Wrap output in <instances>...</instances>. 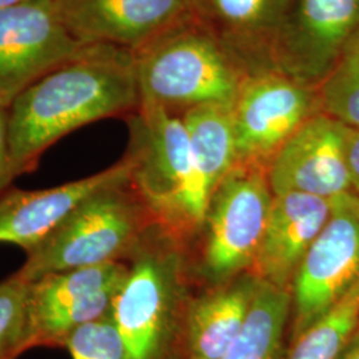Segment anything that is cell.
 Instances as JSON below:
<instances>
[{"label":"cell","mask_w":359,"mask_h":359,"mask_svg":"<svg viewBox=\"0 0 359 359\" xmlns=\"http://www.w3.org/2000/svg\"><path fill=\"white\" fill-rule=\"evenodd\" d=\"M133 53L140 104L179 115L205 104L231 105L249 76L193 15Z\"/></svg>","instance_id":"3"},{"label":"cell","mask_w":359,"mask_h":359,"mask_svg":"<svg viewBox=\"0 0 359 359\" xmlns=\"http://www.w3.org/2000/svg\"><path fill=\"white\" fill-rule=\"evenodd\" d=\"M154 219L130 180L90 194L65 221L26 252L15 271L28 283L63 270L102 265L130 258Z\"/></svg>","instance_id":"4"},{"label":"cell","mask_w":359,"mask_h":359,"mask_svg":"<svg viewBox=\"0 0 359 359\" xmlns=\"http://www.w3.org/2000/svg\"><path fill=\"white\" fill-rule=\"evenodd\" d=\"M359 35V0H283L270 68L317 87Z\"/></svg>","instance_id":"8"},{"label":"cell","mask_w":359,"mask_h":359,"mask_svg":"<svg viewBox=\"0 0 359 359\" xmlns=\"http://www.w3.org/2000/svg\"><path fill=\"white\" fill-rule=\"evenodd\" d=\"M130 184L154 222L176 241L204 225L210 198L179 114L140 104L128 117Z\"/></svg>","instance_id":"2"},{"label":"cell","mask_w":359,"mask_h":359,"mask_svg":"<svg viewBox=\"0 0 359 359\" xmlns=\"http://www.w3.org/2000/svg\"><path fill=\"white\" fill-rule=\"evenodd\" d=\"M359 325V283L292 342L285 359H337Z\"/></svg>","instance_id":"20"},{"label":"cell","mask_w":359,"mask_h":359,"mask_svg":"<svg viewBox=\"0 0 359 359\" xmlns=\"http://www.w3.org/2000/svg\"><path fill=\"white\" fill-rule=\"evenodd\" d=\"M337 359H359V325Z\"/></svg>","instance_id":"26"},{"label":"cell","mask_w":359,"mask_h":359,"mask_svg":"<svg viewBox=\"0 0 359 359\" xmlns=\"http://www.w3.org/2000/svg\"><path fill=\"white\" fill-rule=\"evenodd\" d=\"M111 318L126 359H169L181 317L182 262L176 240L157 224L129 258Z\"/></svg>","instance_id":"5"},{"label":"cell","mask_w":359,"mask_h":359,"mask_svg":"<svg viewBox=\"0 0 359 359\" xmlns=\"http://www.w3.org/2000/svg\"><path fill=\"white\" fill-rule=\"evenodd\" d=\"M283 0H191L192 15L250 74L271 69L270 43Z\"/></svg>","instance_id":"15"},{"label":"cell","mask_w":359,"mask_h":359,"mask_svg":"<svg viewBox=\"0 0 359 359\" xmlns=\"http://www.w3.org/2000/svg\"><path fill=\"white\" fill-rule=\"evenodd\" d=\"M194 164L212 192L237 164L231 105L205 104L181 114Z\"/></svg>","instance_id":"17"},{"label":"cell","mask_w":359,"mask_h":359,"mask_svg":"<svg viewBox=\"0 0 359 359\" xmlns=\"http://www.w3.org/2000/svg\"><path fill=\"white\" fill-rule=\"evenodd\" d=\"M27 0H0V8H4V7H10L13 4H18V3H23Z\"/></svg>","instance_id":"27"},{"label":"cell","mask_w":359,"mask_h":359,"mask_svg":"<svg viewBox=\"0 0 359 359\" xmlns=\"http://www.w3.org/2000/svg\"><path fill=\"white\" fill-rule=\"evenodd\" d=\"M87 46L77 40L55 0H27L0 8V103L15 97Z\"/></svg>","instance_id":"10"},{"label":"cell","mask_w":359,"mask_h":359,"mask_svg":"<svg viewBox=\"0 0 359 359\" xmlns=\"http://www.w3.org/2000/svg\"><path fill=\"white\" fill-rule=\"evenodd\" d=\"M130 180L124 157L115 165L84 179L39 191L8 189L0 194V244L26 252L46 240L90 194L116 182Z\"/></svg>","instance_id":"14"},{"label":"cell","mask_w":359,"mask_h":359,"mask_svg":"<svg viewBox=\"0 0 359 359\" xmlns=\"http://www.w3.org/2000/svg\"><path fill=\"white\" fill-rule=\"evenodd\" d=\"M124 261L46 274L29 283L28 318L118 286L128 274Z\"/></svg>","instance_id":"19"},{"label":"cell","mask_w":359,"mask_h":359,"mask_svg":"<svg viewBox=\"0 0 359 359\" xmlns=\"http://www.w3.org/2000/svg\"><path fill=\"white\" fill-rule=\"evenodd\" d=\"M317 96L322 114L359 129V35L317 86Z\"/></svg>","instance_id":"21"},{"label":"cell","mask_w":359,"mask_h":359,"mask_svg":"<svg viewBox=\"0 0 359 359\" xmlns=\"http://www.w3.org/2000/svg\"><path fill=\"white\" fill-rule=\"evenodd\" d=\"M259 280L250 271L203 295L185 309L184 339L188 359H221L244 326Z\"/></svg>","instance_id":"16"},{"label":"cell","mask_w":359,"mask_h":359,"mask_svg":"<svg viewBox=\"0 0 359 359\" xmlns=\"http://www.w3.org/2000/svg\"><path fill=\"white\" fill-rule=\"evenodd\" d=\"M318 112L317 87L274 69L250 74L231 104L237 164L268 168L283 144Z\"/></svg>","instance_id":"9"},{"label":"cell","mask_w":359,"mask_h":359,"mask_svg":"<svg viewBox=\"0 0 359 359\" xmlns=\"http://www.w3.org/2000/svg\"><path fill=\"white\" fill-rule=\"evenodd\" d=\"M359 283V197H337L333 213L295 273L290 287L292 342Z\"/></svg>","instance_id":"7"},{"label":"cell","mask_w":359,"mask_h":359,"mask_svg":"<svg viewBox=\"0 0 359 359\" xmlns=\"http://www.w3.org/2000/svg\"><path fill=\"white\" fill-rule=\"evenodd\" d=\"M274 194L266 168L236 164L210 194L206 209L203 271L224 283L252 269Z\"/></svg>","instance_id":"6"},{"label":"cell","mask_w":359,"mask_h":359,"mask_svg":"<svg viewBox=\"0 0 359 359\" xmlns=\"http://www.w3.org/2000/svg\"><path fill=\"white\" fill-rule=\"evenodd\" d=\"M15 177L18 176L13 169L8 142V107L0 103V194L10 189Z\"/></svg>","instance_id":"24"},{"label":"cell","mask_w":359,"mask_h":359,"mask_svg":"<svg viewBox=\"0 0 359 359\" xmlns=\"http://www.w3.org/2000/svg\"><path fill=\"white\" fill-rule=\"evenodd\" d=\"M65 27L83 44L136 52L192 16L191 0H55Z\"/></svg>","instance_id":"12"},{"label":"cell","mask_w":359,"mask_h":359,"mask_svg":"<svg viewBox=\"0 0 359 359\" xmlns=\"http://www.w3.org/2000/svg\"><path fill=\"white\" fill-rule=\"evenodd\" d=\"M290 314V292L259 281L244 326L221 359H278Z\"/></svg>","instance_id":"18"},{"label":"cell","mask_w":359,"mask_h":359,"mask_svg":"<svg viewBox=\"0 0 359 359\" xmlns=\"http://www.w3.org/2000/svg\"><path fill=\"white\" fill-rule=\"evenodd\" d=\"M337 198L304 193L274 196L252 269L261 283L289 290L311 244L333 213Z\"/></svg>","instance_id":"13"},{"label":"cell","mask_w":359,"mask_h":359,"mask_svg":"<svg viewBox=\"0 0 359 359\" xmlns=\"http://www.w3.org/2000/svg\"><path fill=\"white\" fill-rule=\"evenodd\" d=\"M346 164L351 193L359 197V129H347Z\"/></svg>","instance_id":"25"},{"label":"cell","mask_w":359,"mask_h":359,"mask_svg":"<svg viewBox=\"0 0 359 359\" xmlns=\"http://www.w3.org/2000/svg\"><path fill=\"white\" fill-rule=\"evenodd\" d=\"M71 359H126L121 337L111 316L79 327L65 342Z\"/></svg>","instance_id":"23"},{"label":"cell","mask_w":359,"mask_h":359,"mask_svg":"<svg viewBox=\"0 0 359 359\" xmlns=\"http://www.w3.org/2000/svg\"><path fill=\"white\" fill-rule=\"evenodd\" d=\"M29 283L16 273L0 283V359H18L29 346Z\"/></svg>","instance_id":"22"},{"label":"cell","mask_w":359,"mask_h":359,"mask_svg":"<svg viewBox=\"0 0 359 359\" xmlns=\"http://www.w3.org/2000/svg\"><path fill=\"white\" fill-rule=\"evenodd\" d=\"M140 107L135 53L87 44L38 79L8 107V142L16 176L32 172L51 145L90 123Z\"/></svg>","instance_id":"1"},{"label":"cell","mask_w":359,"mask_h":359,"mask_svg":"<svg viewBox=\"0 0 359 359\" xmlns=\"http://www.w3.org/2000/svg\"><path fill=\"white\" fill-rule=\"evenodd\" d=\"M347 129L322 112L309 118L266 168L273 194L304 193L323 198L350 194Z\"/></svg>","instance_id":"11"}]
</instances>
